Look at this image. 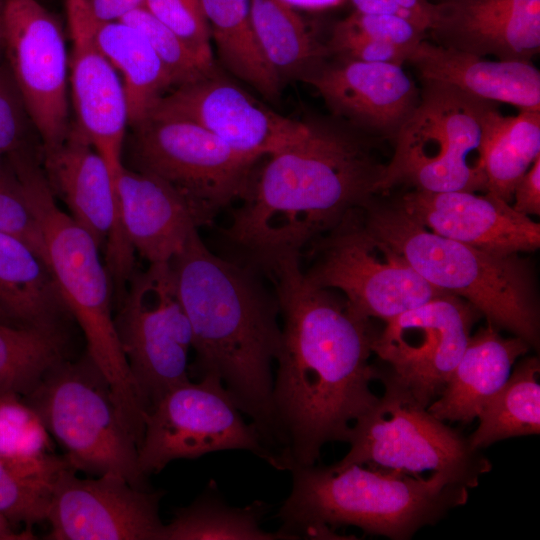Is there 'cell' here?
Listing matches in <instances>:
<instances>
[{"mask_svg":"<svg viewBox=\"0 0 540 540\" xmlns=\"http://www.w3.org/2000/svg\"><path fill=\"white\" fill-rule=\"evenodd\" d=\"M264 272L274 284L282 317L273 383L279 432L275 468L317 463L323 446L347 442L353 423L378 401L369 363L378 333L346 299L310 282L300 256L278 259Z\"/></svg>","mask_w":540,"mask_h":540,"instance_id":"obj_1","label":"cell"},{"mask_svg":"<svg viewBox=\"0 0 540 540\" xmlns=\"http://www.w3.org/2000/svg\"><path fill=\"white\" fill-rule=\"evenodd\" d=\"M372 139L350 125L310 121L307 135L270 156L240 198L228 239L264 270L300 256L349 212L380 194L386 163Z\"/></svg>","mask_w":540,"mask_h":540,"instance_id":"obj_2","label":"cell"},{"mask_svg":"<svg viewBox=\"0 0 540 540\" xmlns=\"http://www.w3.org/2000/svg\"><path fill=\"white\" fill-rule=\"evenodd\" d=\"M195 351L190 374L219 378L258 429L274 466L279 432L272 367L281 344L280 308L252 270L214 254L193 231L169 261Z\"/></svg>","mask_w":540,"mask_h":540,"instance_id":"obj_3","label":"cell"},{"mask_svg":"<svg viewBox=\"0 0 540 540\" xmlns=\"http://www.w3.org/2000/svg\"><path fill=\"white\" fill-rule=\"evenodd\" d=\"M290 473V493L276 514L289 540L341 539L335 530L344 526L407 540L469 496L466 486L438 472L424 477L364 464H314Z\"/></svg>","mask_w":540,"mask_h":540,"instance_id":"obj_4","label":"cell"},{"mask_svg":"<svg viewBox=\"0 0 540 540\" xmlns=\"http://www.w3.org/2000/svg\"><path fill=\"white\" fill-rule=\"evenodd\" d=\"M40 227L47 263L70 315L81 327L87 356L108 383L128 429L140 439L146 405L123 352L112 314L113 286L93 237L57 205L42 162L31 147L7 156Z\"/></svg>","mask_w":540,"mask_h":540,"instance_id":"obj_5","label":"cell"},{"mask_svg":"<svg viewBox=\"0 0 540 540\" xmlns=\"http://www.w3.org/2000/svg\"><path fill=\"white\" fill-rule=\"evenodd\" d=\"M360 212L366 228L398 251L428 283L469 302L497 329L538 346L539 312L526 259L438 235L380 194Z\"/></svg>","mask_w":540,"mask_h":540,"instance_id":"obj_6","label":"cell"},{"mask_svg":"<svg viewBox=\"0 0 540 540\" xmlns=\"http://www.w3.org/2000/svg\"><path fill=\"white\" fill-rule=\"evenodd\" d=\"M417 107L393 139L380 194L394 189L486 193L483 148L500 112L451 85L420 81Z\"/></svg>","mask_w":540,"mask_h":540,"instance_id":"obj_7","label":"cell"},{"mask_svg":"<svg viewBox=\"0 0 540 540\" xmlns=\"http://www.w3.org/2000/svg\"><path fill=\"white\" fill-rule=\"evenodd\" d=\"M27 397L72 469L117 476L147 489L138 444L108 383L88 356L84 362L57 364Z\"/></svg>","mask_w":540,"mask_h":540,"instance_id":"obj_8","label":"cell"},{"mask_svg":"<svg viewBox=\"0 0 540 540\" xmlns=\"http://www.w3.org/2000/svg\"><path fill=\"white\" fill-rule=\"evenodd\" d=\"M384 393L352 425L350 448L335 466L364 464L412 475L443 473L468 489L475 488L492 464L461 433L433 416L410 393L379 368Z\"/></svg>","mask_w":540,"mask_h":540,"instance_id":"obj_9","label":"cell"},{"mask_svg":"<svg viewBox=\"0 0 540 540\" xmlns=\"http://www.w3.org/2000/svg\"><path fill=\"white\" fill-rule=\"evenodd\" d=\"M360 208L311 242L314 259L304 271L310 282L341 291L357 314L384 321L447 293L428 283L398 251L372 234Z\"/></svg>","mask_w":540,"mask_h":540,"instance_id":"obj_10","label":"cell"},{"mask_svg":"<svg viewBox=\"0 0 540 540\" xmlns=\"http://www.w3.org/2000/svg\"><path fill=\"white\" fill-rule=\"evenodd\" d=\"M115 324L147 412L190 380L193 335L169 262L152 263L129 280Z\"/></svg>","mask_w":540,"mask_h":540,"instance_id":"obj_11","label":"cell"},{"mask_svg":"<svg viewBox=\"0 0 540 540\" xmlns=\"http://www.w3.org/2000/svg\"><path fill=\"white\" fill-rule=\"evenodd\" d=\"M222 381L205 376L168 391L147 413L138 462L147 477L171 461L224 451H249L268 462L256 426L247 422Z\"/></svg>","mask_w":540,"mask_h":540,"instance_id":"obj_12","label":"cell"},{"mask_svg":"<svg viewBox=\"0 0 540 540\" xmlns=\"http://www.w3.org/2000/svg\"><path fill=\"white\" fill-rule=\"evenodd\" d=\"M136 170L155 175L185 195L207 224L246 191L259 159L240 153L189 121L148 118L134 127Z\"/></svg>","mask_w":540,"mask_h":540,"instance_id":"obj_13","label":"cell"},{"mask_svg":"<svg viewBox=\"0 0 540 540\" xmlns=\"http://www.w3.org/2000/svg\"><path fill=\"white\" fill-rule=\"evenodd\" d=\"M481 313L464 299L444 293L387 321L372 351L384 370L427 408L443 392Z\"/></svg>","mask_w":540,"mask_h":540,"instance_id":"obj_14","label":"cell"},{"mask_svg":"<svg viewBox=\"0 0 540 540\" xmlns=\"http://www.w3.org/2000/svg\"><path fill=\"white\" fill-rule=\"evenodd\" d=\"M3 48L41 151L60 146L69 129V57L57 19L36 0H3Z\"/></svg>","mask_w":540,"mask_h":540,"instance_id":"obj_15","label":"cell"},{"mask_svg":"<svg viewBox=\"0 0 540 540\" xmlns=\"http://www.w3.org/2000/svg\"><path fill=\"white\" fill-rule=\"evenodd\" d=\"M41 162L53 194L105 253L113 289L121 299L134 274L135 251L122 226L115 179L107 162L74 122L60 146L41 151Z\"/></svg>","mask_w":540,"mask_h":540,"instance_id":"obj_16","label":"cell"},{"mask_svg":"<svg viewBox=\"0 0 540 540\" xmlns=\"http://www.w3.org/2000/svg\"><path fill=\"white\" fill-rule=\"evenodd\" d=\"M148 118L192 122L257 159L296 144L310 128V122L276 113L217 71L166 93Z\"/></svg>","mask_w":540,"mask_h":540,"instance_id":"obj_17","label":"cell"},{"mask_svg":"<svg viewBox=\"0 0 540 540\" xmlns=\"http://www.w3.org/2000/svg\"><path fill=\"white\" fill-rule=\"evenodd\" d=\"M163 493L117 476L80 478L70 466L58 475L47 516L53 540H161Z\"/></svg>","mask_w":540,"mask_h":540,"instance_id":"obj_18","label":"cell"},{"mask_svg":"<svg viewBox=\"0 0 540 540\" xmlns=\"http://www.w3.org/2000/svg\"><path fill=\"white\" fill-rule=\"evenodd\" d=\"M72 41L69 58L72 102L78 129L107 162L114 178L121 167L128 125L122 80L93 33L89 0H66Z\"/></svg>","mask_w":540,"mask_h":540,"instance_id":"obj_19","label":"cell"},{"mask_svg":"<svg viewBox=\"0 0 540 540\" xmlns=\"http://www.w3.org/2000/svg\"><path fill=\"white\" fill-rule=\"evenodd\" d=\"M332 113L371 137L392 140L413 113L420 87L402 65L338 58L307 80Z\"/></svg>","mask_w":540,"mask_h":540,"instance_id":"obj_20","label":"cell"},{"mask_svg":"<svg viewBox=\"0 0 540 540\" xmlns=\"http://www.w3.org/2000/svg\"><path fill=\"white\" fill-rule=\"evenodd\" d=\"M403 190L392 199L438 235L500 255L533 252L540 246L539 223L493 195Z\"/></svg>","mask_w":540,"mask_h":540,"instance_id":"obj_21","label":"cell"},{"mask_svg":"<svg viewBox=\"0 0 540 540\" xmlns=\"http://www.w3.org/2000/svg\"><path fill=\"white\" fill-rule=\"evenodd\" d=\"M431 42L505 61L540 52V0H435Z\"/></svg>","mask_w":540,"mask_h":540,"instance_id":"obj_22","label":"cell"},{"mask_svg":"<svg viewBox=\"0 0 540 540\" xmlns=\"http://www.w3.org/2000/svg\"><path fill=\"white\" fill-rule=\"evenodd\" d=\"M114 179L125 235L149 264L169 262L193 231L207 225L185 195L155 175L123 165Z\"/></svg>","mask_w":540,"mask_h":540,"instance_id":"obj_23","label":"cell"},{"mask_svg":"<svg viewBox=\"0 0 540 540\" xmlns=\"http://www.w3.org/2000/svg\"><path fill=\"white\" fill-rule=\"evenodd\" d=\"M420 81L451 85L476 98L540 109V72L528 61L490 60L484 56L422 41L408 58Z\"/></svg>","mask_w":540,"mask_h":540,"instance_id":"obj_24","label":"cell"},{"mask_svg":"<svg viewBox=\"0 0 540 540\" xmlns=\"http://www.w3.org/2000/svg\"><path fill=\"white\" fill-rule=\"evenodd\" d=\"M498 330L488 323L471 335L443 392L427 407L433 416L468 424L502 388L530 345L517 336L505 338Z\"/></svg>","mask_w":540,"mask_h":540,"instance_id":"obj_25","label":"cell"},{"mask_svg":"<svg viewBox=\"0 0 540 540\" xmlns=\"http://www.w3.org/2000/svg\"><path fill=\"white\" fill-rule=\"evenodd\" d=\"M0 307L19 325L61 329L70 314L53 273L35 249L0 232Z\"/></svg>","mask_w":540,"mask_h":540,"instance_id":"obj_26","label":"cell"},{"mask_svg":"<svg viewBox=\"0 0 540 540\" xmlns=\"http://www.w3.org/2000/svg\"><path fill=\"white\" fill-rule=\"evenodd\" d=\"M92 27L97 45L122 76L128 124L134 128L173 88L170 77L147 39L133 26L94 15Z\"/></svg>","mask_w":540,"mask_h":540,"instance_id":"obj_27","label":"cell"},{"mask_svg":"<svg viewBox=\"0 0 540 540\" xmlns=\"http://www.w3.org/2000/svg\"><path fill=\"white\" fill-rule=\"evenodd\" d=\"M251 21L259 48L281 81L307 80L329 54L295 9L279 0H250Z\"/></svg>","mask_w":540,"mask_h":540,"instance_id":"obj_28","label":"cell"},{"mask_svg":"<svg viewBox=\"0 0 540 540\" xmlns=\"http://www.w3.org/2000/svg\"><path fill=\"white\" fill-rule=\"evenodd\" d=\"M224 66L265 98L277 100L282 81L264 58L251 21L250 0H200Z\"/></svg>","mask_w":540,"mask_h":540,"instance_id":"obj_29","label":"cell"},{"mask_svg":"<svg viewBox=\"0 0 540 540\" xmlns=\"http://www.w3.org/2000/svg\"><path fill=\"white\" fill-rule=\"evenodd\" d=\"M270 505L254 501L236 507L228 504L214 480L188 506L179 508L172 520L164 524L161 540H289L281 531L262 528Z\"/></svg>","mask_w":540,"mask_h":540,"instance_id":"obj_30","label":"cell"},{"mask_svg":"<svg viewBox=\"0 0 540 540\" xmlns=\"http://www.w3.org/2000/svg\"><path fill=\"white\" fill-rule=\"evenodd\" d=\"M539 375L538 357H525L517 363L502 388L479 412V425L468 437L474 449L511 437L539 434Z\"/></svg>","mask_w":540,"mask_h":540,"instance_id":"obj_31","label":"cell"},{"mask_svg":"<svg viewBox=\"0 0 540 540\" xmlns=\"http://www.w3.org/2000/svg\"><path fill=\"white\" fill-rule=\"evenodd\" d=\"M540 156V109L495 117L483 148L486 193L511 203L520 178Z\"/></svg>","mask_w":540,"mask_h":540,"instance_id":"obj_32","label":"cell"},{"mask_svg":"<svg viewBox=\"0 0 540 540\" xmlns=\"http://www.w3.org/2000/svg\"><path fill=\"white\" fill-rule=\"evenodd\" d=\"M63 360L61 329L0 322V395H30Z\"/></svg>","mask_w":540,"mask_h":540,"instance_id":"obj_33","label":"cell"},{"mask_svg":"<svg viewBox=\"0 0 540 540\" xmlns=\"http://www.w3.org/2000/svg\"><path fill=\"white\" fill-rule=\"evenodd\" d=\"M49 449V432L35 409L17 395H0V458L24 472L57 478L69 465Z\"/></svg>","mask_w":540,"mask_h":540,"instance_id":"obj_34","label":"cell"},{"mask_svg":"<svg viewBox=\"0 0 540 540\" xmlns=\"http://www.w3.org/2000/svg\"><path fill=\"white\" fill-rule=\"evenodd\" d=\"M139 30L164 65L172 89L217 71L203 63L169 28L142 6L119 19Z\"/></svg>","mask_w":540,"mask_h":540,"instance_id":"obj_35","label":"cell"},{"mask_svg":"<svg viewBox=\"0 0 540 540\" xmlns=\"http://www.w3.org/2000/svg\"><path fill=\"white\" fill-rule=\"evenodd\" d=\"M56 479L24 472L0 458V515L29 528L47 520Z\"/></svg>","mask_w":540,"mask_h":540,"instance_id":"obj_36","label":"cell"},{"mask_svg":"<svg viewBox=\"0 0 540 540\" xmlns=\"http://www.w3.org/2000/svg\"><path fill=\"white\" fill-rule=\"evenodd\" d=\"M145 8L207 66L215 67L211 32L200 0H144Z\"/></svg>","mask_w":540,"mask_h":540,"instance_id":"obj_37","label":"cell"},{"mask_svg":"<svg viewBox=\"0 0 540 540\" xmlns=\"http://www.w3.org/2000/svg\"><path fill=\"white\" fill-rule=\"evenodd\" d=\"M0 232L19 237L46 259L40 227L6 156H0Z\"/></svg>","mask_w":540,"mask_h":540,"instance_id":"obj_38","label":"cell"},{"mask_svg":"<svg viewBox=\"0 0 540 540\" xmlns=\"http://www.w3.org/2000/svg\"><path fill=\"white\" fill-rule=\"evenodd\" d=\"M333 29L362 35L412 52L427 39V31L398 16L352 12Z\"/></svg>","mask_w":540,"mask_h":540,"instance_id":"obj_39","label":"cell"},{"mask_svg":"<svg viewBox=\"0 0 540 540\" xmlns=\"http://www.w3.org/2000/svg\"><path fill=\"white\" fill-rule=\"evenodd\" d=\"M32 121L7 62L0 66V156L26 145Z\"/></svg>","mask_w":540,"mask_h":540,"instance_id":"obj_40","label":"cell"},{"mask_svg":"<svg viewBox=\"0 0 540 540\" xmlns=\"http://www.w3.org/2000/svg\"><path fill=\"white\" fill-rule=\"evenodd\" d=\"M326 47L329 54H335L338 58L402 66L411 54L410 51L389 43L335 29L332 30Z\"/></svg>","mask_w":540,"mask_h":540,"instance_id":"obj_41","label":"cell"},{"mask_svg":"<svg viewBox=\"0 0 540 540\" xmlns=\"http://www.w3.org/2000/svg\"><path fill=\"white\" fill-rule=\"evenodd\" d=\"M512 200L517 212L526 216L540 214V156L516 184Z\"/></svg>","mask_w":540,"mask_h":540,"instance_id":"obj_42","label":"cell"},{"mask_svg":"<svg viewBox=\"0 0 540 540\" xmlns=\"http://www.w3.org/2000/svg\"><path fill=\"white\" fill-rule=\"evenodd\" d=\"M144 0H89L93 14L100 20H119L142 6Z\"/></svg>","mask_w":540,"mask_h":540,"instance_id":"obj_43","label":"cell"},{"mask_svg":"<svg viewBox=\"0 0 540 540\" xmlns=\"http://www.w3.org/2000/svg\"><path fill=\"white\" fill-rule=\"evenodd\" d=\"M295 10L323 11L343 5L347 0H279Z\"/></svg>","mask_w":540,"mask_h":540,"instance_id":"obj_44","label":"cell"},{"mask_svg":"<svg viewBox=\"0 0 540 540\" xmlns=\"http://www.w3.org/2000/svg\"><path fill=\"white\" fill-rule=\"evenodd\" d=\"M34 535L30 529L16 532L11 527V523L0 515V540H27L33 539Z\"/></svg>","mask_w":540,"mask_h":540,"instance_id":"obj_45","label":"cell"},{"mask_svg":"<svg viewBox=\"0 0 540 540\" xmlns=\"http://www.w3.org/2000/svg\"><path fill=\"white\" fill-rule=\"evenodd\" d=\"M3 0H0V47L3 46V20H2Z\"/></svg>","mask_w":540,"mask_h":540,"instance_id":"obj_46","label":"cell"},{"mask_svg":"<svg viewBox=\"0 0 540 540\" xmlns=\"http://www.w3.org/2000/svg\"><path fill=\"white\" fill-rule=\"evenodd\" d=\"M0 322L11 323V319L8 317V315L3 311L1 307H0Z\"/></svg>","mask_w":540,"mask_h":540,"instance_id":"obj_47","label":"cell"},{"mask_svg":"<svg viewBox=\"0 0 540 540\" xmlns=\"http://www.w3.org/2000/svg\"><path fill=\"white\" fill-rule=\"evenodd\" d=\"M2 48H3V46H2V47H0V50H1Z\"/></svg>","mask_w":540,"mask_h":540,"instance_id":"obj_48","label":"cell"}]
</instances>
